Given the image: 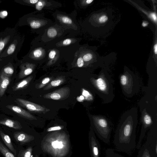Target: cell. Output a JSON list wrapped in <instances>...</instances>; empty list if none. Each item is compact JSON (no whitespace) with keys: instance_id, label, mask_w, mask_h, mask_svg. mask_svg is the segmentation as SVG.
Listing matches in <instances>:
<instances>
[{"instance_id":"1","label":"cell","mask_w":157,"mask_h":157,"mask_svg":"<svg viewBox=\"0 0 157 157\" xmlns=\"http://www.w3.org/2000/svg\"><path fill=\"white\" fill-rule=\"evenodd\" d=\"M121 118L116 128L113 143L117 151L131 155L136 148L137 118L129 114Z\"/></svg>"},{"instance_id":"2","label":"cell","mask_w":157,"mask_h":157,"mask_svg":"<svg viewBox=\"0 0 157 157\" xmlns=\"http://www.w3.org/2000/svg\"><path fill=\"white\" fill-rule=\"evenodd\" d=\"M94 130L99 139L104 143L110 142L112 126L109 121L102 117H93Z\"/></svg>"},{"instance_id":"3","label":"cell","mask_w":157,"mask_h":157,"mask_svg":"<svg viewBox=\"0 0 157 157\" xmlns=\"http://www.w3.org/2000/svg\"><path fill=\"white\" fill-rule=\"evenodd\" d=\"M15 101L19 106L25 108L32 112L44 114L50 110L44 106L23 99L17 98Z\"/></svg>"},{"instance_id":"4","label":"cell","mask_w":157,"mask_h":157,"mask_svg":"<svg viewBox=\"0 0 157 157\" xmlns=\"http://www.w3.org/2000/svg\"><path fill=\"white\" fill-rule=\"evenodd\" d=\"M70 94V88L65 86L45 94L43 97L45 99L55 100H63L68 98Z\"/></svg>"},{"instance_id":"5","label":"cell","mask_w":157,"mask_h":157,"mask_svg":"<svg viewBox=\"0 0 157 157\" xmlns=\"http://www.w3.org/2000/svg\"><path fill=\"white\" fill-rule=\"evenodd\" d=\"M155 128L152 126L150 129L144 144L149 146L157 155V131Z\"/></svg>"},{"instance_id":"6","label":"cell","mask_w":157,"mask_h":157,"mask_svg":"<svg viewBox=\"0 0 157 157\" xmlns=\"http://www.w3.org/2000/svg\"><path fill=\"white\" fill-rule=\"evenodd\" d=\"M91 81L94 86L100 92H108V90H109V88L110 87L108 83V81L105 79V78L102 76H100L98 78L96 79L91 78Z\"/></svg>"},{"instance_id":"7","label":"cell","mask_w":157,"mask_h":157,"mask_svg":"<svg viewBox=\"0 0 157 157\" xmlns=\"http://www.w3.org/2000/svg\"><path fill=\"white\" fill-rule=\"evenodd\" d=\"M6 107L21 117L30 120H36L34 116L20 107L13 105H9Z\"/></svg>"},{"instance_id":"8","label":"cell","mask_w":157,"mask_h":157,"mask_svg":"<svg viewBox=\"0 0 157 157\" xmlns=\"http://www.w3.org/2000/svg\"><path fill=\"white\" fill-rule=\"evenodd\" d=\"M90 136V145L92 157H100L101 145L93 132Z\"/></svg>"},{"instance_id":"9","label":"cell","mask_w":157,"mask_h":157,"mask_svg":"<svg viewBox=\"0 0 157 157\" xmlns=\"http://www.w3.org/2000/svg\"><path fill=\"white\" fill-rule=\"evenodd\" d=\"M34 68L35 65L32 64L26 63L22 64L20 66L18 78L21 79L31 74Z\"/></svg>"},{"instance_id":"10","label":"cell","mask_w":157,"mask_h":157,"mask_svg":"<svg viewBox=\"0 0 157 157\" xmlns=\"http://www.w3.org/2000/svg\"><path fill=\"white\" fill-rule=\"evenodd\" d=\"M137 157H157V155L149 146L144 144L139 149Z\"/></svg>"},{"instance_id":"11","label":"cell","mask_w":157,"mask_h":157,"mask_svg":"<svg viewBox=\"0 0 157 157\" xmlns=\"http://www.w3.org/2000/svg\"><path fill=\"white\" fill-rule=\"evenodd\" d=\"M10 77L7 76L1 72L0 74V97L4 94L9 85L10 83Z\"/></svg>"},{"instance_id":"12","label":"cell","mask_w":157,"mask_h":157,"mask_svg":"<svg viewBox=\"0 0 157 157\" xmlns=\"http://www.w3.org/2000/svg\"><path fill=\"white\" fill-rule=\"evenodd\" d=\"M0 124L16 130L21 129L22 128L20 123L18 121L8 118H5L0 120Z\"/></svg>"},{"instance_id":"13","label":"cell","mask_w":157,"mask_h":157,"mask_svg":"<svg viewBox=\"0 0 157 157\" xmlns=\"http://www.w3.org/2000/svg\"><path fill=\"white\" fill-rule=\"evenodd\" d=\"M13 137L17 142L23 144L28 142L30 137L25 132L21 131L16 132L13 133Z\"/></svg>"},{"instance_id":"14","label":"cell","mask_w":157,"mask_h":157,"mask_svg":"<svg viewBox=\"0 0 157 157\" xmlns=\"http://www.w3.org/2000/svg\"><path fill=\"white\" fill-rule=\"evenodd\" d=\"M33 78V76L31 75L16 83L12 87L13 90L16 91L23 89L29 85Z\"/></svg>"},{"instance_id":"15","label":"cell","mask_w":157,"mask_h":157,"mask_svg":"<svg viewBox=\"0 0 157 157\" xmlns=\"http://www.w3.org/2000/svg\"><path fill=\"white\" fill-rule=\"evenodd\" d=\"M0 135L5 144L15 155H17V152L13 145L10 137L1 131H0Z\"/></svg>"},{"instance_id":"16","label":"cell","mask_w":157,"mask_h":157,"mask_svg":"<svg viewBox=\"0 0 157 157\" xmlns=\"http://www.w3.org/2000/svg\"><path fill=\"white\" fill-rule=\"evenodd\" d=\"M65 81L64 77L63 76H60L58 77L55 79L50 82L44 88V90H49L53 88H54L61 85L64 83Z\"/></svg>"},{"instance_id":"17","label":"cell","mask_w":157,"mask_h":157,"mask_svg":"<svg viewBox=\"0 0 157 157\" xmlns=\"http://www.w3.org/2000/svg\"><path fill=\"white\" fill-rule=\"evenodd\" d=\"M0 151L5 157H16L0 141Z\"/></svg>"},{"instance_id":"18","label":"cell","mask_w":157,"mask_h":157,"mask_svg":"<svg viewBox=\"0 0 157 157\" xmlns=\"http://www.w3.org/2000/svg\"><path fill=\"white\" fill-rule=\"evenodd\" d=\"M105 155V157H126L116 153L114 150L111 148H108L106 149Z\"/></svg>"},{"instance_id":"19","label":"cell","mask_w":157,"mask_h":157,"mask_svg":"<svg viewBox=\"0 0 157 157\" xmlns=\"http://www.w3.org/2000/svg\"><path fill=\"white\" fill-rule=\"evenodd\" d=\"M52 79V78L49 77L44 78L41 82L36 84L35 88L37 89H40L44 87L50 82Z\"/></svg>"},{"instance_id":"20","label":"cell","mask_w":157,"mask_h":157,"mask_svg":"<svg viewBox=\"0 0 157 157\" xmlns=\"http://www.w3.org/2000/svg\"><path fill=\"white\" fill-rule=\"evenodd\" d=\"M5 75L10 77L14 73L13 68L11 66H7L5 67L2 72Z\"/></svg>"},{"instance_id":"21","label":"cell","mask_w":157,"mask_h":157,"mask_svg":"<svg viewBox=\"0 0 157 157\" xmlns=\"http://www.w3.org/2000/svg\"><path fill=\"white\" fill-rule=\"evenodd\" d=\"M31 148H28L26 150L21 151L18 154L19 157H31Z\"/></svg>"},{"instance_id":"22","label":"cell","mask_w":157,"mask_h":157,"mask_svg":"<svg viewBox=\"0 0 157 157\" xmlns=\"http://www.w3.org/2000/svg\"><path fill=\"white\" fill-rule=\"evenodd\" d=\"M82 94L83 96L84 99L89 101H90L93 99L91 95L88 91L83 89H82Z\"/></svg>"},{"instance_id":"23","label":"cell","mask_w":157,"mask_h":157,"mask_svg":"<svg viewBox=\"0 0 157 157\" xmlns=\"http://www.w3.org/2000/svg\"><path fill=\"white\" fill-rule=\"evenodd\" d=\"M48 36L51 37L55 36L57 35V31L54 28L49 29L47 32Z\"/></svg>"},{"instance_id":"24","label":"cell","mask_w":157,"mask_h":157,"mask_svg":"<svg viewBox=\"0 0 157 157\" xmlns=\"http://www.w3.org/2000/svg\"><path fill=\"white\" fill-rule=\"evenodd\" d=\"M30 26L33 29H36L40 26V23L39 21H33L30 23Z\"/></svg>"},{"instance_id":"25","label":"cell","mask_w":157,"mask_h":157,"mask_svg":"<svg viewBox=\"0 0 157 157\" xmlns=\"http://www.w3.org/2000/svg\"><path fill=\"white\" fill-rule=\"evenodd\" d=\"M8 39V38L7 37L3 40H0V52L4 48Z\"/></svg>"},{"instance_id":"26","label":"cell","mask_w":157,"mask_h":157,"mask_svg":"<svg viewBox=\"0 0 157 157\" xmlns=\"http://www.w3.org/2000/svg\"><path fill=\"white\" fill-rule=\"evenodd\" d=\"M15 45L14 44H11L9 47L7 51V54L9 55L12 54L15 51Z\"/></svg>"},{"instance_id":"27","label":"cell","mask_w":157,"mask_h":157,"mask_svg":"<svg viewBox=\"0 0 157 157\" xmlns=\"http://www.w3.org/2000/svg\"><path fill=\"white\" fill-rule=\"evenodd\" d=\"M93 58L92 55L90 53L84 55L83 57V59L85 61H88L91 60Z\"/></svg>"},{"instance_id":"28","label":"cell","mask_w":157,"mask_h":157,"mask_svg":"<svg viewBox=\"0 0 157 157\" xmlns=\"http://www.w3.org/2000/svg\"><path fill=\"white\" fill-rule=\"evenodd\" d=\"M108 20V17L106 15L101 16L99 18L98 21L100 23H103L106 22Z\"/></svg>"},{"instance_id":"29","label":"cell","mask_w":157,"mask_h":157,"mask_svg":"<svg viewBox=\"0 0 157 157\" xmlns=\"http://www.w3.org/2000/svg\"><path fill=\"white\" fill-rule=\"evenodd\" d=\"M42 54V51L40 49L35 50L33 52V55L35 57L38 58L40 57Z\"/></svg>"},{"instance_id":"30","label":"cell","mask_w":157,"mask_h":157,"mask_svg":"<svg viewBox=\"0 0 157 157\" xmlns=\"http://www.w3.org/2000/svg\"><path fill=\"white\" fill-rule=\"evenodd\" d=\"M77 64L78 67H81L83 66L84 62L82 57H79L78 58L77 61Z\"/></svg>"},{"instance_id":"31","label":"cell","mask_w":157,"mask_h":157,"mask_svg":"<svg viewBox=\"0 0 157 157\" xmlns=\"http://www.w3.org/2000/svg\"><path fill=\"white\" fill-rule=\"evenodd\" d=\"M62 127L59 126H56L50 127L47 129V131L50 132L53 131L59 130L61 129Z\"/></svg>"},{"instance_id":"32","label":"cell","mask_w":157,"mask_h":157,"mask_svg":"<svg viewBox=\"0 0 157 157\" xmlns=\"http://www.w3.org/2000/svg\"><path fill=\"white\" fill-rule=\"evenodd\" d=\"M62 21L64 23L70 24L72 23V21L69 18L67 17H63L62 18Z\"/></svg>"},{"instance_id":"33","label":"cell","mask_w":157,"mask_h":157,"mask_svg":"<svg viewBox=\"0 0 157 157\" xmlns=\"http://www.w3.org/2000/svg\"><path fill=\"white\" fill-rule=\"evenodd\" d=\"M43 3L42 2L40 1L37 4L36 7V9L38 10H41L43 7Z\"/></svg>"},{"instance_id":"34","label":"cell","mask_w":157,"mask_h":157,"mask_svg":"<svg viewBox=\"0 0 157 157\" xmlns=\"http://www.w3.org/2000/svg\"><path fill=\"white\" fill-rule=\"evenodd\" d=\"M56 54V52L55 51H51L49 54V57L51 59L54 58Z\"/></svg>"},{"instance_id":"35","label":"cell","mask_w":157,"mask_h":157,"mask_svg":"<svg viewBox=\"0 0 157 157\" xmlns=\"http://www.w3.org/2000/svg\"><path fill=\"white\" fill-rule=\"evenodd\" d=\"M150 15V17L153 21L156 22L157 21V18L156 14L154 13H151Z\"/></svg>"},{"instance_id":"36","label":"cell","mask_w":157,"mask_h":157,"mask_svg":"<svg viewBox=\"0 0 157 157\" xmlns=\"http://www.w3.org/2000/svg\"><path fill=\"white\" fill-rule=\"evenodd\" d=\"M8 13L6 11H4L0 12V17L2 18H4L7 15Z\"/></svg>"},{"instance_id":"37","label":"cell","mask_w":157,"mask_h":157,"mask_svg":"<svg viewBox=\"0 0 157 157\" xmlns=\"http://www.w3.org/2000/svg\"><path fill=\"white\" fill-rule=\"evenodd\" d=\"M71 40L69 39H66L64 40L63 42V44L64 45H67L71 44Z\"/></svg>"},{"instance_id":"38","label":"cell","mask_w":157,"mask_h":157,"mask_svg":"<svg viewBox=\"0 0 157 157\" xmlns=\"http://www.w3.org/2000/svg\"><path fill=\"white\" fill-rule=\"evenodd\" d=\"M59 141L56 140L54 141L52 143V147L54 148H57Z\"/></svg>"},{"instance_id":"39","label":"cell","mask_w":157,"mask_h":157,"mask_svg":"<svg viewBox=\"0 0 157 157\" xmlns=\"http://www.w3.org/2000/svg\"><path fill=\"white\" fill-rule=\"evenodd\" d=\"M63 146V145L62 143V142L61 141L59 142L57 147V148L59 149L62 148Z\"/></svg>"},{"instance_id":"40","label":"cell","mask_w":157,"mask_h":157,"mask_svg":"<svg viewBox=\"0 0 157 157\" xmlns=\"http://www.w3.org/2000/svg\"><path fill=\"white\" fill-rule=\"evenodd\" d=\"M27 2H28L29 3L31 4H35L38 1L37 0H30L29 1H26Z\"/></svg>"},{"instance_id":"41","label":"cell","mask_w":157,"mask_h":157,"mask_svg":"<svg viewBox=\"0 0 157 157\" xmlns=\"http://www.w3.org/2000/svg\"><path fill=\"white\" fill-rule=\"evenodd\" d=\"M154 52L155 54H157V44H156L154 46Z\"/></svg>"},{"instance_id":"42","label":"cell","mask_w":157,"mask_h":157,"mask_svg":"<svg viewBox=\"0 0 157 157\" xmlns=\"http://www.w3.org/2000/svg\"><path fill=\"white\" fill-rule=\"evenodd\" d=\"M93 0H87L86 1V3L87 4H89L91 3L93 1Z\"/></svg>"},{"instance_id":"43","label":"cell","mask_w":157,"mask_h":157,"mask_svg":"<svg viewBox=\"0 0 157 157\" xmlns=\"http://www.w3.org/2000/svg\"><path fill=\"white\" fill-rule=\"evenodd\" d=\"M147 25V23H145V22H143L142 24V25L144 27V26H146Z\"/></svg>"}]
</instances>
